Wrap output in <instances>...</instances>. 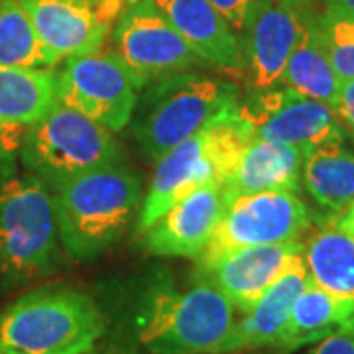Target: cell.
<instances>
[{
  "mask_svg": "<svg viewBox=\"0 0 354 354\" xmlns=\"http://www.w3.org/2000/svg\"><path fill=\"white\" fill-rule=\"evenodd\" d=\"M236 319L234 305L199 276L189 286L156 276L130 291L120 327L146 354H221Z\"/></svg>",
  "mask_w": 354,
  "mask_h": 354,
  "instance_id": "6da1fadb",
  "label": "cell"
},
{
  "mask_svg": "<svg viewBox=\"0 0 354 354\" xmlns=\"http://www.w3.org/2000/svg\"><path fill=\"white\" fill-rule=\"evenodd\" d=\"M144 201L142 179L122 162L106 164L53 191L64 252L91 260L118 241Z\"/></svg>",
  "mask_w": 354,
  "mask_h": 354,
  "instance_id": "7a4b0ae2",
  "label": "cell"
},
{
  "mask_svg": "<svg viewBox=\"0 0 354 354\" xmlns=\"http://www.w3.org/2000/svg\"><path fill=\"white\" fill-rule=\"evenodd\" d=\"M104 333L101 305L73 286H41L0 311V354H87Z\"/></svg>",
  "mask_w": 354,
  "mask_h": 354,
  "instance_id": "3957f363",
  "label": "cell"
},
{
  "mask_svg": "<svg viewBox=\"0 0 354 354\" xmlns=\"http://www.w3.org/2000/svg\"><path fill=\"white\" fill-rule=\"evenodd\" d=\"M53 191L36 176L0 185V293L51 274L62 258Z\"/></svg>",
  "mask_w": 354,
  "mask_h": 354,
  "instance_id": "277c9868",
  "label": "cell"
},
{
  "mask_svg": "<svg viewBox=\"0 0 354 354\" xmlns=\"http://www.w3.org/2000/svg\"><path fill=\"white\" fill-rule=\"evenodd\" d=\"M239 104L234 83L199 73H176L144 88L132 114V136L148 160L158 162L213 118Z\"/></svg>",
  "mask_w": 354,
  "mask_h": 354,
  "instance_id": "5b68a950",
  "label": "cell"
},
{
  "mask_svg": "<svg viewBox=\"0 0 354 354\" xmlns=\"http://www.w3.org/2000/svg\"><path fill=\"white\" fill-rule=\"evenodd\" d=\"M252 132L239 118V104L213 118L191 138L164 153L150 179L138 213V234L165 211L209 183H223Z\"/></svg>",
  "mask_w": 354,
  "mask_h": 354,
  "instance_id": "8992f818",
  "label": "cell"
},
{
  "mask_svg": "<svg viewBox=\"0 0 354 354\" xmlns=\"http://www.w3.org/2000/svg\"><path fill=\"white\" fill-rule=\"evenodd\" d=\"M113 134L57 101L38 122L26 128L20 164L26 174L55 191L87 171L122 162V150Z\"/></svg>",
  "mask_w": 354,
  "mask_h": 354,
  "instance_id": "52a82bcc",
  "label": "cell"
},
{
  "mask_svg": "<svg viewBox=\"0 0 354 354\" xmlns=\"http://www.w3.org/2000/svg\"><path fill=\"white\" fill-rule=\"evenodd\" d=\"M57 73V101L111 132L130 124L138 85L114 50H99L65 59Z\"/></svg>",
  "mask_w": 354,
  "mask_h": 354,
  "instance_id": "ba28073f",
  "label": "cell"
},
{
  "mask_svg": "<svg viewBox=\"0 0 354 354\" xmlns=\"http://www.w3.org/2000/svg\"><path fill=\"white\" fill-rule=\"evenodd\" d=\"M311 225V213L293 191L248 193L228 203L199 264L216 256L268 244L304 241Z\"/></svg>",
  "mask_w": 354,
  "mask_h": 354,
  "instance_id": "9c48e42d",
  "label": "cell"
},
{
  "mask_svg": "<svg viewBox=\"0 0 354 354\" xmlns=\"http://www.w3.org/2000/svg\"><path fill=\"white\" fill-rule=\"evenodd\" d=\"M239 118L254 138L288 144L305 156L346 138L333 106L281 85L252 91L239 102Z\"/></svg>",
  "mask_w": 354,
  "mask_h": 354,
  "instance_id": "30bf717a",
  "label": "cell"
},
{
  "mask_svg": "<svg viewBox=\"0 0 354 354\" xmlns=\"http://www.w3.org/2000/svg\"><path fill=\"white\" fill-rule=\"evenodd\" d=\"M113 46L140 91L164 77L205 65L150 0H128L113 28Z\"/></svg>",
  "mask_w": 354,
  "mask_h": 354,
  "instance_id": "8fae6325",
  "label": "cell"
},
{
  "mask_svg": "<svg viewBox=\"0 0 354 354\" xmlns=\"http://www.w3.org/2000/svg\"><path fill=\"white\" fill-rule=\"evenodd\" d=\"M51 67L102 48L128 0H18Z\"/></svg>",
  "mask_w": 354,
  "mask_h": 354,
  "instance_id": "7c38bea8",
  "label": "cell"
},
{
  "mask_svg": "<svg viewBox=\"0 0 354 354\" xmlns=\"http://www.w3.org/2000/svg\"><path fill=\"white\" fill-rule=\"evenodd\" d=\"M309 14L301 0H262L241 41L250 93L279 87Z\"/></svg>",
  "mask_w": 354,
  "mask_h": 354,
  "instance_id": "4fadbf2b",
  "label": "cell"
},
{
  "mask_svg": "<svg viewBox=\"0 0 354 354\" xmlns=\"http://www.w3.org/2000/svg\"><path fill=\"white\" fill-rule=\"evenodd\" d=\"M304 241L241 248L199 264L197 276L215 286L239 313L252 307L301 256Z\"/></svg>",
  "mask_w": 354,
  "mask_h": 354,
  "instance_id": "5bb4252c",
  "label": "cell"
},
{
  "mask_svg": "<svg viewBox=\"0 0 354 354\" xmlns=\"http://www.w3.org/2000/svg\"><path fill=\"white\" fill-rule=\"evenodd\" d=\"M223 183H209L174 203L152 227L146 228L142 246L165 258H199L227 209Z\"/></svg>",
  "mask_w": 354,
  "mask_h": 354,
  "instance_id": "9a60e30c",
  "label": "cell"
},
{
  "mask_svg": "<svg viewBox=\"0 0 354 354\" xmlns=\"http://www.w3.org/2000/svg\"><path fill=\"white\" fill-rule=\"evenodd\" d=\"M307 283L309 274L305 270L304 258L299 256L248 311L241 313L221 348V354L252 353L268 346L278 348L293 304Z\"/></svg>",
  "mask_w": 354,
  "mask_h": 354,
  "instance_id": "2e32d148",
  "label": "cell"
},
{
  "mask_svg": "<svg viewBox=\"0 0 354 354\" xmlns=\"http://www.w3.org/2000/svg\"><path fill=\"white\" fill-rule=\"evenodd\" d=\"M203 59L225 71H242L244 55L239 36L230 30L211 0H150Z\"/></svg>",
  "mask_w": 354,
  "mask_h": 354,
  "instance_id": "e0dca14e",
  "label": "cell"
},
{
  "mask_svg": "<svg viewBox=\"0 0 354 354\" xmlns=\"http://www.w3.org/2000/svg\"><path fill=\"white\" fill-rule=\"evenodd\" d=\"M305 153L272 140L250 138L223 181L227 201L264 191H293L301 187Z\"/></svg>",
  "mask_w": 354,
  "mask_h": 354,
  "instance_id": "ac0fdd59",
  "label": "cell"
},
{
  "mask_svg": "<svg viewBox=\"0 0 354 354\" xmlns=\"http://www.w3.org/2000/svg\"><path fill=\"white\" fill-rule=\"evenodd\" d=\"M301 258L311 283L354 301V234L327 221L307 234Z\"/></svg>",
  "mask_w": 354,
  "mask_h": 354,
  "instance_id": "d6986e66",
  "label": "cell"
},
{
  "mask_svg": "<svg viewBox=\"0 0 354 354\" xmlns=\"http://www.w3.org/2000/svg\"><path fill=\"white\" fill-rule=\"evenodd\" d=\"M301 185L329 215L341 216L354 201V152L344 144H330L309 152L304 160Z\"/></svg>",
  "mask_w": 354,
  "mask_h": 354,
  "instance_id": "ffe728a7",
  "label": "cell"
},
{
  "mask_svg": "<svg viewBox=\"0 0 354 354\" xmlns=\"http://www.w3.org/2000/svg\"><path fill=\"white\" fill-rule=\"evenodd\" d=\"M57 102V73L51 67L0 65V122L28 128Z\"/></svg>",
  "mask_w": 354,
  "mask_h": 354,
  "instance_id": "44dd1931",
  "label": "cell"
},
{
  "mask_svg": "<svg viewBox=\"0 0 354 354\" xmlns=\"http://www.w3.org/2000/svg\"><path fill=\"white\" fill-rule=\"evenodd\" d=\"M279 85L297 91L309 99L325 102L335 111L341 91V79L330 65L313 12L307 16L301 38L291 51Z\"/></svg>",
  "mask_w": 354,
  "mask_h": 354,
  "instance_id": "7402d4cb",
  "label": "cell"
},
{
  "mask_svg": "<svg viewBox=\"0 0 354 354\" xmlns=\"http://www.w3.org/2000/svg\"><path fill=\"white\" fill-rule=\"evenodd\" d=\"M0 65L51 67L32 20L18 0H0Z\"/></svg>",
  "mask_w": 354,
  "mask_h": 354,
  "instance_id": "603a6c76",
  "label": "cell"
},
{
  "mask_svg": "<svg viewBox=\"0 0 354 354\" xmlns=\"http://www.w3.org/2000/svg\"><path fill=\"white\" fill-rule=\"evenodd\" d=\"M315 18L335 73L341 81L354 79V18L329 6Z\"/></svg>",
  "mask_w": 354,
  "mask_h": 354,
  "instance_id": "cb8c5ba5",
  "label": "cell"
},
{
  "mask_svg": "<svg viewBox=\"0 0 354 354\" xmlns=\"http://www.w3.org/2000/svg\"><path fill=\"white\" fill-rule=\"evenodd\" d=\"M26 128L2 124L0 122V185L14 176H18L20 164V146Z\"/></svg>",
  "mask_w": 354,
  "mask_h": 354,
  "instance_id": "d4e9b609",
  "label": "cell"
},
{
  "mask_svg": "<svg viewBox=\"0 0 354 354\" xmlns=\"http://www.w3.org/2000/svg\"><path fill=\"white\" fill-rule=\"evenodd\" d=\"M211 2L225 18V22L230 26V30L239 36V39L244 36L258 6L262 4V0H211Z\"/></svg>",
  "mask_w": 354,
  "mask_h": 354,
  "instance_id": "484cf974",
  "label": "cell"
},
{
  "mask_svg": "<svg viewBox=\"0 0 354 354\" xmlns=\"http://www.w3.org/2000/svg\"><path fill=\"white\" fill-rule=\"evenodd\" d=\"M335 113H337V118L344 128V132L354 138V79L341 81V91H339V99L335 104Z\"/></svg>",
  "mask_w": 354,
  "mask_h": 354,
  "instance_id": "4316f807",
  "label": "cell"
},
{
  "mask_svg": "<svg viewBox=\"0 0 354 354\" xmlns=\"http://www.w3.org/2000/svg\"><path fill=\"white\" fill-rule=\"evenodd\" d=\"M305 354H354L353 335H330L315 342Z\"/></svg>",
  "mask_w": 354,
  "mask_h": 354,
  "instance_id": "83f0119b",
  "label": "cell"
},
{
  "mask_svg": "<svg viewBox=\"0 0 354 354\" xmlns=\"http://www.w3.org/2000/svg\"><path fill=\"white\" fill-rule=\"evenodd\" d=\"M333 223H335V225H339L341 228H344V230H348L351 234H354V201L341 216L333 218Z\"/></svg>",
  "mask_w": 354,
  "mask_h": 354,
  "instance_id": "f1b7e54d",
  "label": "cell"
},
{
  "mask_svg": "<svg viewBox=\"0 0 354 354\" xmlns=\"http://www.w3.org/2000/svg\"><path fill=\"white\" fill-rule=\"evenodd\" d=\"M325 6L335 8V10H341V12L348 14L354 18V0H323Z\"/></svg>",
  "mask_w": 354,
  "mask_h": 354,
  "instance_id": "f546056e",
  "label": "cell"
},
{
  "mask_svg": "<svg viewBox=\"0 0 354 354\" xmlns=\"http://www.w3.org/2000/svg\"><path fill=\"white\" fill-rule=\"evenodd\" d=\"M87 354H114V353H99V351H95V348H93V351H91V353H87Z\"/></svg>",
  "mask_w": 354,
  "mask_h": 354,
  "instance_id": "4dcf8cb0",
  "label": "cell"
}]
</instances>
